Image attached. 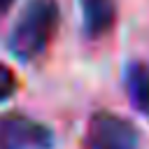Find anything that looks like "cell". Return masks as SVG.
Returning <instances> with one entry per match:
<instances>
[{
  "instance_id": "6da1fadb",
  "label": "cell",
  "mask_w": 149,
  "mask_h": 149,
  "mask_svg": "<svg viewBox=\"0 0 149 149\" xmlns=\"http://www.w3.org/2000/svg\"><path fill=\"white\" fill-rule=\"evenodd\" d=\"M58 23H61L58 0H28L21 7L7 35L9 54L21 63L37 61L54 42Z\"/></svg>"
},
{
  "instance_id": "7a4b0ae2",
  "label": "cell",
  "mask_w": 149,
  "mask_h": 149,
  "mask_svg": "<svg viewBox=\"0 0 149 149\" xmlns=\"http://www.w3.org/2000/svg\"><path fill=\"white\" fill-rule=\"evenodd\" d=\"M81 144L84 149H135L137 130L128 119L102 109L91 114Z\"/></svg>"
},
{
  "instance_id": "3957f363",
  "label": "cell",
  "mask_w": 149,
  "mask_h": 149,
  "mask_svg": "<svg viewBox=\"0 0 149 149\" xmlns=\"http://www.w3.org/2000/svg\"><path fill=\"white\" fill-rule=\"evenodd\" d=\"M54 142L51 128L28 114L0 116V149H54Z\"/></svg>"
},
{
  "instance_id": "277c9868",
  "label": "cell",
  "mask_w": 149,
  "mask_h": 149,
  "mask_svg": "<svg viewBox=\"0 0 149 149\" xmlns=\"http://www.w3.org/2000/svg\"><path fill=\"white\" fill-rule=\"evenodd\" d=\"M81 28L88 40L105 37L116 23V0H79Z\"/></svg>"
},
{
  "instance_id": "5b68a950",
  "label": "cell",
  "mask_w": 149,
  "mask_h": 149,
  "mask_svg": "<svg viewBox=\"0 0 149 149\" xmlns=\"http://www.w3.org/2000/svg\"><path fill=\"white\" fill-rule=\"evenodd\" d=\"M128 100L144 119H149V68L144 63H130L126 68Z\"/></svg>"
},
{
  "instance_id": "8992f818",
  "label": "cell",
  "mask_w": 149,
  "mask_h": 149,
  "mask_svg": "<svg viewBox=\"0 0 149 149\" xmlns=\"http://www.w3.org/2000/svg\"><path fill=\"white\" fill-rule=\"evenodd\" d=\"M19 88V79H16V72L0 61V102H7Z\"/></svg>"
},
{
  "instance_id": "52a82bcc",
  "label": "cell",
  "mask_w": 149,
  "mask_h": 149,
  "mask_svg": "<svg viewBox=\"0 0 149 149\" xmlns=\"http://www.w3.org/2000/svg\"><path fill=\"white\" fill-rule=\"evenodd\" d=\"M14 2H16V0H0V16H5V14L12 9Z\"/></svg>"
}]
</instances>
